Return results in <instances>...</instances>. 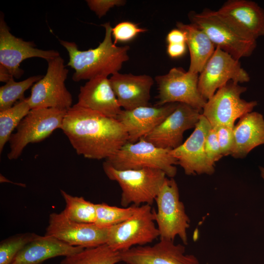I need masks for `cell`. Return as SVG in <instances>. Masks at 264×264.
Instances as JSON below:
<instances>
[{"instance_id": "8992f818", "label": "cell", "mask_w": 264, "mask_h": 264, "mask_svg": "<svg viewBox=\"0 0 264 264\" xmlns=\"http://www.w3.org/2000/svg\"><path fill=\"white\" fill-rule=\"evenodd\" d=\"M66 111L55 108L31 109L9 138L8 159L18 158L28 144L41 142L61 129Z\"/></svg>"}, {"instance_id": "f546056e", "label": "cell", "mask_w": 264, "mask_h": 264, "mask_svg": "<svg viewBox=\"0 0 264 264\" xmlns=\"http://www.w3.org/2000/svg\"><path fill=\"white\" fill-rule=\"evenodd\" d=\"M38 236L35 233H26L2 240L0 243V264H11L18 253Z\"/></svg>"}, {"instance_id": "52a82bcc", "label": "cell", "mask_w": 264, "mask_h": 264, "mask_svg": "<svg viewBox=\"0 0 264 264\" xmlns=\"http://www.w3.org/2000/svg\"><path fill=\"white\" fill-rule=\"evenodd\" d=\"M191 23L202 30L215 47L231 55L236 60L250 56L256 47V41L242 36L216 11L205 9L200 13L189 14Z\"/></svg>"}, {"instance_id": "8d00e7d4", "label": "cell", "mask_w": 264, "mask_h": 264, "mask_svg": "<svg viewBox=\"0 0 264 264\" xmlns=\"http://www.w3.org/2000/svg\"><path fill=\"white\" fill-rule=\"evenodd\" d=\"M12 79H14V78L7 69L0 65V81L6 83Z\"/></svg>"}, {"instance_id": "e0dca14e", "label": "cell", "mask_w": 264, "mask_h": 264, "mask_svg": "<svg viewBox=\"0 0 264 264\" xmlns=\"http://www.w3.org/2000/svg\"><path fill=\"white\" fill-rule=\"evenodd\" d=\"M119 252L121 262L127 264H200L195 255L186 254L184 245L166 240Z\"/></svg>"}, {"instance_id": "e575fe53", "label": "cell", "mask_w": 264, "mask_h": 264, "mask_svg": "<svg viewBox=\"0 0 264 264\" xmlns=\"http://www.w3.org/2000/svg\"><path fill=\"white\" fill-rule=\"evenodd\" d=\"M186 43L170 44L167 47L168 55L172 58H177L182 56L186 51Z\"/></svg>"}, {"instance_id": "d590c367", "label": "cell", "mask_w": 264, "mask_h": 264, "mask_svg": "<svg viewBox=\"0 0 264 264\" xmlns=\"http://www.w3.org/2000/svg\"><path fill=\"white\" fill-rule=\"evenodd\" d=\"M166 41L168 44L186 43V36L181 30L174 29L167 34Z\"/></svg>"}, {"instance_id": "9c48e42d", "label": "cell", "mask_w": 264, "mask_h": 264, "mask_svg": "<svg viewBox=\"0 0 264 264\" xmlns=\"http://www.w3.org/2000/svg\"><path fill=\"white\" fill-rule=\"evenodd\" d=\"M45 75L32 87L28 97L31 109L55 108L67 110L72 106V96L65 81L68 70L60 55L47 61Z\"/></svg>"}, {"instance_id": "ffe728a7", "label": "cell", "mask_w": 264, "mask_h": 264, "mask_svg": "<svg viewBox=\"0 0 264 264\" xmlns=\"http://www.w3.org/2000/svg\"><path fill=\"white\" fill-rule=\"evenodd\" d=\"M109 80L121 108L131 110L149 106L150 91L154 82L151 76L117 72Z\"/></svg>"}, {"instance_id": "d6a6232c", "label": "cell", "mask_w": 264, "mask_h": 264, "mask_svg": "<svg viewBox=\"0 0 264 264\" xmlns=\"http://www.w3.org/2000/svg\"><path fill=\"white\" fill-rule=\"evenodd\" d=\"M204 147L209 163L215 166V162L219 161L223 155L221 153L216 130L212 127L206 137Z\"/></svg>"}, {"instance_id": "44dd1931", "label": "cell", "mask_w": 264, "mask_h": 264, "mask_svg": "<svg viewBox=\"0 0 264 264\" xmlns=\"http://www.w3.org/2000/svg\"><path fill=\"white\" fill-rule=\"evenodd\" d=\"M76 104L115 119L122 110L109 79L105 76L95 77L81 86Z\"/></svg>"}, {"instance_id": "3957f363", "label": "cell", "mask_w": 264, "mask_h": 264, "mask_svg": "<svg viewBox=\"0 0 264 264\" xmlns=\"http://www.w3.org/2000/svg\"><path fill=\"white\" fill-rule=\"evenodd\" d=\"M103 168L107 177L116 181L121 187L120 203L123 207H128L130 204L136 206L141 204L151 205L167 177L159 169L147 168L119 170L106 161L103 163Z\"/></svg>"}, {"instance_id": "484cf974", "label": "cell", "mask_w": 264, "mask_h": 264, "mask_svg": "<svg viewBox=\"0 0 264 264\" xmlns=\"http://www.w3.org/2000/svg\"><path fill=\"white\" fill-rule=\"evenodd\" d=\"M28 98L19 101L12 107L0 111V153L9 141L14 130L31 110Z\"/></svg>"}, {"instance_id": "277c9868", "label": "cell", "mask_w": 264, "mask_h": 264, "mask_svg": "<svg viewBox=\"0 0 264 264\" xmlns=\"http://www.w3.org/2000/svg\"><path fill=\"white\" fill-rule=\"evenodd\" d=\"M171 150L157 147L141 138L135 143L127 142L105 161L119 170L153 168L174 178L177 172L175 165L178 164Z\"/></svg>"}, {"instance_id": "1f68e13d", "label": "cell", "mask_w": 264, "mask_h": 264, "mask_svg": "<svg viewBox=\"0 0 264 264\" xmlns=\"http://www.w3.org/2000/svg\"><path fill=\"white\" fill-rule=\"evenodd\" d=\"M234 126L220 125L213 127L216 130L221 153L223 156L231 154L234 142L233 133Z\"/></svg>"}, {"instance_id": "9a60e30c", "label": "cell", "mask_w": 264, "mask_h": 264, "mask_svg": "<svg viewBox=\"0 0 264 264\" xmlns=\"http://www.w3.org/2000/svg\"><path fill=\"white\" fill-rule=\"evenodd\" d=\"M201 114L188 105L178 103L174 111L143 138L157 147L175 149L183 143L185 131L195 127Z\"/></svg>"}, {"instance_id": "d6986e66", "label": "cell", "mask_w": 264, "mask_h": 264, "mask_svg": "<svg viewBox=\"0 0 264 264\" xmlns=\"http://www.w3.org/2000/svg\"><path fill=\"white\" fill-rule=\"evenodd\" d=\"M178 103L157 107L142 106L131 110H122L116 119L124 127L129 141L135 143L161 124L176 109Z\"/></svg>"}, {"instance_id": "4dcf8cb0", "label": "cell", "mask_w": 264, "mask_h": 264, "mask_svg": "<svg viewBox=\"0 0 264 264\" xmlns=\"http://www.w3.org/2000/svg\"><path fill=\"white\" fill-rule=\"evenodd\" d=\"M147 31L140 28L133 22L126 21L119 22L112 27L111 34L116 44L117 43L129 42L135 38L139 33Z\"/></svg>"}, {"instance_id": "cb8c5ba5", "label": "cell", "mask_w": 264, "mask_h": 264, "mask_svg": "<svg viewBox=\"0 0 264 264\" xmlns=\"http://www.w3.org/2000/svg\"><path fill=\"white\" fill-rule=\"evenodd\" d=\"M177 28L184 32L189 49L190 63L189 72L200 73L213 54L216 47L208 36L193 24L176 22Z\"/></svg>"}, {"instance_id": "2e32d148", "label": "cell", "mask_w": 264, "mask_h": 264, "mask_svg": "<svg viewBox=\"0 0 264 264\" xmlns=\"http://www.w3.org/2000/svg\"><path fill=\"white\" fill-rule=\"evenodd\" d=\"M211 128L210 123L201 113L190 136L178 147L171 150V154L176 159L186 175H211L215 172V166L209 163L204 147Z\"/></svg>"}, {"instance_id": "ba28073f", "label": "cell", "mask_w": 264, "mask_h": 264, "mask_svg": "<svg viewBox=\"0 0 264 264\" xmlns=\"http://www.w3.org/2000/svg\"><path fill=\"white\" fill-rule=\"evenodd\" d=\"M154 211L148 204L138 206L125 221L109 228L106 244L116 251L143 246L159 238Z\"/></svg>"}, {"instance_id": "ac0fdd59", "label": "cell", "mask_w": 264, "mask_h": 264, "mask_svg": "<svg viewBox=\"0 0 264 264\" xmlns=\"http://www.w3.org/2000/svg\"><path fill=\"white\" fill-rule=\"evenodd\" d=\"M217 14L242 36L255 41L264 36V10L254 1L229 0Z\"/></svg>"}, {"instance_id": "30bf717a", "label": "cell", "mask_w": 264, "mask_h": 264, "mask_svg": "<svg viewBox=\"0 0 264 264\" xmlns=\"http://www.w3.org/2000/svg\"><path fill=\"white\" fill-rule=\"evenodd\" d=\"M246 89V87L229 81L206 101L202 114L212 127L220 125L234 126L237 119L252 111L257 105V102H248L240 97Z\"/></svg>"}, {"instance_id": "7402d4cb", "label": "cell", "mask_w": 264, "mask_h": 264, "mask_svg": "<svg viewBox=\"0 0 264 264\" xmlns=\"http://www.w3.org/2000/svg\"><path fill=\"white\" fill-rule=\"evenodd\" d=\"M84 249L68 245L51 236L38 235L18 253L11 264H42L48 259L68 256Z\"/></svg>"}, {"instance_id": "4fadbf2b", "label": "cell", "mask_w": 264, "mask_h": 264, "mask_svg": "<svg viewBox=\"0 0 264 264\" xmlns=\"http://www.w3.org/2000/svg\"><path fill=\"white\" fill-rule=\"evenodd\" d=\"M108 230L109 228L100 227L95 223L70 220L62 212L49 215L44 235L71 246L88 248L106 244Z\"/></svg>"}, {"instance_id": "836d02e7", "label": "cell", "mask_w": 264, "mask_h": 264, "mask_svg": "<svg viewBox=\"0 0 264 264\" xmlns=\"http://www.w3.org/2000/svg\"><path fill=\"white\" fill-rule=\"evenodd\" d=\"M86 1L90 9L99 18L105 16L110 8L124 5L126 3L123 0H87Z\"/></svg>"}, {"instance_id": "4316f807", "label": "cell", "mask_w": 264, "mask_h": 264, "mask_svg": "<svg viewBox=\"0 0 264 264\" xmlns=\"http://www.w3.org/2000/svg\"><path fill=\"white\" fill-rule=\"evenodd\" d=\"M66 203L62 211L70 220L84 223H95L96 217L95 204L82 197H74L63 190H60Z\"/></svg>"}, {"instance_id": "5b68a950", "label": "cell", "mask_w": 264, "mask_h": 264, "mask_svg": "<svg viewBox=\"0 0 264 264\" xmlns=\"http://www.w3.org/2000/svg\"><path fill=\"white\" fill-rule=\"evenodd\" d=\"M157 211L155 221L159 239L174 241L178 236L185 245L188 243L187 230L190 220L183 203L179 198L178 188L174 178L166 177L155 199Z\"/></svg>"}, {"instance_id": "6da1fadb", "label": "cell", "mask_w": 264, "mask_h": 264, "mask_svg": "<svg viewBox=\"0 0 264 264\" xmlns=\"http://www.w3.org/2000/svg\"><path fill=\"white\" fill-rule=\"evenodd\" d=\"M79 155L107 159L128 142L124 127L107 117L76 104L66 111L61 129Z\"/></svg>"}, {"instance_id": "5bb4252c", "label": "cell", "mask_w": 264, "mask_h": 264, "mask_svg": "<svg viewBox=\"0 0 264 264\" xmlns=\"http://www.w3.org/2000/svg\"><path fill=\"white\" fill-rule=\"evenodd\" d=\"M33 42L25 41L11 34L4 20L0 18V65L5 67L14 78H19L24 73L20 65L24 60L37 57L47 62L60 56L54 50L37 48Z\"/></svg>"}, {"instance_id": "74e56055", "label": "cell", "mask_w": 264, "mask_h": 264, "mask_svg": "<svg viewBox=\"0 0 264 264\" xmlns=\"http://www.w3.org/2000/svg\"><path fill=\"white\" fill-rule=\"evenodd\" d=\"M259 168L261 173V176L263 179L264 180V168L262 167H260Z\"/></svg>"}, {"instance_id": "f1b7e54d", "label": "cell", "mask_w": 264, "mask_h": 264, "mask_svg": "<svg viewBox=\"0 0 264 264\" xmlns=\"http://www.w3.org/2000/svg\"><path fill=\"white\" fill-rule=\"evenodd\" d=\"M95 205V224L102 228H109L125 221L133 215L138 207L132 205L127 207H118L104 202Z\"/></svg>"}, {"instance_id": "83f0119b", "label": "cell", "mask_w": 264, "mask_h": 264, "mask_svg": "<svg viewBox=\"0 0 264 264\" xmlns=\"http://www.w3.org/2000/svg\"><path fill=\"white\" fill-rule=\"evenodd\" d=\"M43 76H32L22 81L16 82L14 79L9 80L0 88V111L12 107L17 100L25 99L24 92Z\"/></svg>"}, {"instance_id": "7a4b0ae2", "label": "cell", "mask_w": 264, "mask_h": 264, "mask_svg": "<svg viewBox=\"0 0 264 264\" xmlns=\"http://www.w3.org/2000/svg\"><path fill=\"white\" fill-rule=\"evenodd\" d=\"M102 26L105 29L104 38L95 48L80 50L75 42L60 40L68 52L67 65L75 70L72 77L74 81L89 80L98 76L108 77L119 72L123 64L129 60L130 47L114 44L109 22Z\"/></svg>"}, {"instance_id": "8fae6325", "label": "cell", "mask_w": 264, "mask_h": 264, "mask_svg": "<svg viewBox=\"0 0 264 264\" xmlns=\"http://www.w3.org/2000/svg\"><path fill=\"white\" fill-rule=\"evenodd\" d=\"M155 80L158 93L157 106L178 103L202 110L207 101L198 89V74L173 67L167 74L156 76Z\"/></svg>"}, {"instance_id": "603a6c76", "label": "cell", "mask_w": 264, "mask_h": 264, "mask_svg": "<svg viewBox=\"0 0 264 264\" xmlns=\"http://www.w3.org/2000/svg\"><path fill=\"white\" fill-rule=\"evenodd\" d=\"M234 142L231 155L245 157L253 149L264 144V118L258 112L247 113L240 118L233 129Z\"/></svg>"}, {"instance_id": "d4e9b609", "label": "cell", "mask_w": 264, "mask_h": 264, "mask_svg": "<svg viewBox=\"0 0 264 264\" xmlns=\"http://www.w3.org/2000/svg\"><path fill=\"white\" fill-rule=\"evenodd\" d=\"M120 262V252L104 244L65 257L61 264H116Z\"/></svg>"}, {"instance_id": "7c38bea8", "label": "cell", "mask_w": 264, "mask_h": 264, "mask_svg": "<svg viewBox=\"0 0 264 264\" xmlns=\"http://www.w3.org/2000/svg\"><path fill=\"white\" fill-rule=\"evenodd\" d=\"M249 81V74L241 66L239 61L216 47L198 75V89L207 101L219 88L229 81L239 84Z\"/></svg>"}]
</instances>
